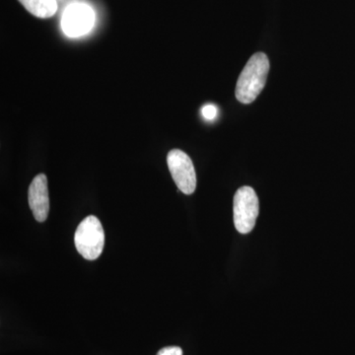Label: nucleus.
<instances>
[{"instance_id":"obj_5","label":"nucleus","mask_w":355,"mask_h":355,"mask_svg":"<svg viewBox=\"0 0 355 355\" xmlns=\"http://www.w3.org/2000/svg\"><path fill=\"white\" fill-rule=\"evenodd\" d=\"M95 21V14L90 6L76 3L67 8L62 16V27L71 38L80 37L90 31Z\"/></svg>"},{"instance_id":"obj_2","label":"nucleus","mask_w":355,"mask_h":355,"mask_svg":"<svg viewBox=\"0 0 355 355\" xmlns=\"http://www.w3.org/2000/svg\"><path fill=\"white\" fill-rule=\"evenodd\" d=\"M74 244L84 259L94 261L101 256L105 245V232L101 221L94 216L83 219L74 234Z\"/></svg>"},{"instance_id":"obj_8","label":"nucleus","mask_w":355,"mask_h":355,"mask_svg":"<svg viewBox=\"0 0 355 355\" xmlns=\"http://www.w3.org/2000/svg\"><path fill=\"white\" fill-rule=\"evenodd\" d=\"M217 114H218V110L214 105L207 104L202 108V114L205 120L214 121L216 118Z\"/></svg>"},{"instance_id":"obj_9","label":"nucleus","mask_w":355,"mask_h":355,"mask_svg":"<svg viewBox=\"0 0 355 355\" xmlns=\"http://www.w3.org/2000/svg\"><path fill=\"white\" fill-rule=\"evenodd\" d=\"M156 355H183V350L179 347H163Z\"/></svg>"},{"instance_id":"obj_4","label":"nucleus","mask_w":355,"mask_h":355,"mask_svg":"<svg viewBox=\"0 0 355 355\" xmlns=\"http://www.w3.org/2000/svg\"><path fill=\"white\" fill-rule=\"evenodd\" d=\"M167 164L178 189L184 195L195 193L197 175L190 156L180 149H173L168 153Z\"/></svg>"},{"instance_id":"obj_3","label":"nucleus","mask_w":355,"mask_h":355,"mask_svg":"<svg viewBox=\"0 0 355 355\" xmlns=\"http://www.w3.org/2000/svg\"><path fill=\"white\" fill-rule=\"evenodd\" d=\"M259 211V198L253 188L242 187L236 191L233 200V217L238 232L241 234L251 232L256 225Z\"/></svg>"},{"instance_id":"obj_7","label":"nucleus","mask_w":355,"mask_h":355,"mask_svg":"<svg viewBox=\"0 0 355 355\" xmlns=\"http://www.w3.org/2000/svg\"><path fill=\"white\" fill-rule=\"evenodd\" d=\"M28 12L36 17L46 19L53 17L58 11L57 0H18Z\"/></svg>"},{"instance_id":"obj_1","label":"nucleus","mask_w":355,"mask_h":355,"mask_svg":"<svg viewBox=\"0 0 355 355\" xmlns=\"http://www.w3.org/2000/svg\"><path fill=\"white\" fill-rule=\"evenodd\" d=\"M270 71V60L266 53H257L248 60L242 70L235 94L242 104H251L261 94L266 86V77Z\"/></svg>"},{"instance_id":"obj_6","label":"nucleus","mask_w":355,"mask_h":355,"mask_svg":"<svg viewBox=\"0 0 355 355\" xmlns=\"http://www.w3.org/2000/svg\"><path fill=\"white\" fill-rule=\"evenodd\" d=\"M28 200L35 219L39 222L46 221L50 212V197L46 175L39 174L34 178L30 184Z\"/></svg>"}]
</instances>
